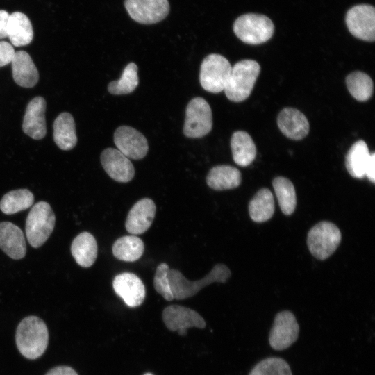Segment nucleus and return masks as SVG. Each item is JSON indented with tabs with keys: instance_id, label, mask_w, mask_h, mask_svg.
Returning <instances> with one entry per match:
<instances>
[{
	"instance_id": "nucleus-1",
	"label": "nucleus",
	"mask_w": 375,
	"mask_h": 375,
	"mask_svg": "<svg viewBox=\"0 0 375 375\" xmlns=\"http://www.w3.org/2000/svg\"><path fill=\"white\" fill-rule=\"evenodd\" d=\"M19 352L28 359H36L45 351L49 340L46 324L36 316H28L19 324L15 334Z\"/></svg>"
},
{
	"instance_id": "nucleus-2",
	"label": "nucleus",
	"mask_w": 375,
	"mask_h": 375,
	"mask_svg": "<svg viewBox=\"0 0 375 375\" xmlns=\"http://www.w3.org/2000/svg\"><path fill=\"white\" fill-rule=\"evenodd\" d=\"M231 276L229 268L222 263L215 265L205 277L195 281H189L175 269H169L168 273L173 297L177 300L192 297L212 283H226Z\"/></svg>"
},
{
	"instance_id": "nucleus-3",
	"label": "nucleus",
	"mask_w": 375,
	"mask_h": 375,
	"mask_svg": "<svg viewBox=\"0 0 375 375\" xmlns=\"http://www.w3.org/2000/svg\"><path fill=\"white\" fill-rule=\"evenodd\" d=\"M260 72V65L253 60H242L231 68L224 92L231 101L247 99L253 88Z\"/></svg>"
},
{
	"instance_id": "nucleus-4",
	"label": "nucleus",
	"mask_w": 375,
	"mask_h": 375,
	"mask_svg": "<svg viewBox=\"0 0 375 375\" xmlns=\"http://www.w3.org/2000/svg\"><path fill=\"white\" fill-rule=\"evenodd\" d=\"M55 222V214L47 202L35 203L26 220L25 230L28 243L34 248L41 247L52 233Z\"/></svg>"
},
{
	"instance_id": "nucleus-5",
	"label": "nucleus",
	"mask_w": 375,
	"mask_h": 375,
	"mask_svg": "<svg viewBox=\"0 0 375 375\" xmlns=\"http://www.w3.org/2000/svg\"><path fill=\"white\" fill-rule=\"evenodd\" d=\"M233 31L243 42L259 44L273 35L274 26L272 20L262 15L249 13L241 15L233 24Z\"/></svg>"
},
{
	"instance_id": "nucleus-6",
	"label": "nucleus",
	"mask_w": 375,
	"mask_h": 375,
	"mask_svg": "<svg viewBox=\"0 0 375 375\" xmlns=\"http://www.w3.org/2000/svg\"><path fill=\"white\" fill-rule=\"evenodd\" d=\"M342 238L338 227L333 223L323 221L312 227L307 237L311 254L319 260L330 257L337 249Z\"/></svg>"
},
{
	"instance_id": "nucleus-7",
	"label": "nucleus",
	"mask_w": 375,
	"mask_h": 375,
	"mask_svg": "<svg viewBox=\"0 0 375 375\" xmlns=\"http://www.w3.org/2000/svg\"><path fill=\"white\" fill-rule=\"evenodd\" d=\"M231 65L223 56L211 53L201 65L199 81L202 88L210 92L223 91L230 76Z\"/></svg>"
},
{
	"instance_id": "nucleus-8",
	"label": "nucleus",
	"mask_w": 375,
	"mask_h": 375,
	"mask_svg": "<svg viewBox=\"0 0 375 375\" xmlns=\"http://www.w3.org/2000/svg\"><path fill=\"white\" fill-rule=\"evenodd\" d=\"M212 110L208 103L201 97L192 99L185 110L184 135L190 138H201L212 129Z\"/></svg>"
},
{
	"instance_id": "nucleus-9",
	"label": "nucleus",
	"mask_w": 375,
	"mask_h": 375,
	"mask_svg": "<svg viewBox=\"0 0 375 375\" xmlns=\"http://www.w3.org/2000/svg\"><path fill=\"white\" fill-rule=\"evenodd\" d=\"M299 326L295 316L288 310L278 312L269 335L271 347L276 351H282L290 347L298 338Z\"/></svg>"
},
{
	"instance_id": "nucleus-10",
	"label": "nucleus",
	"mask_w": 375,
	"mask_h": 375,
	"mask_svg": "<svg viewBox=\"0 0 375 375\" xmlns=\"http://www.w3.org/2000/svg\"><path fill=\"white\" fill-rule=\"evenodd\" d=\"M124 6L129 16L142 24L161 22L170 10L168 0H125Z\"/></svg>"
},
{
	"instance_id": "nucleus-11",
	"label": "nucleus",
	"mask_w": 375,
	"mask_h": 375,
	"mask_svg": "<svg viewBox=\"0 0 375 375\" xmlns=\"http://www.w3.org/2000/svg\"><path fill=\"white\" fill-rule=\"evenodd\" d=\"M346 24L349 32L356 38L368 42L375 39V10L372 6L357 5L346 15Z\"/></svg>"
},
{
	"instance_id": "nucleus-12",
	"label": "nucleus",
	"mask_w": 375,
	"mask_h": 375,
	"mask_svg": "<svg viewBox=\"0 0 375 375\" xmlns=\"http://www.w3.org/2000/svg\"><path fill=\"white\" fill-rule=\"evenodd\" d=\"M162 319L167 328L184 336L187 329L192 327L204 328V319L195 310L178 305L167 306L162 312Z\"/></svg>"
},
{
	"instance_id": "nucleus-13",
	"label": "nucleus",
	"mask_w": 375,
	"mask_h": 375,
	"mask_svg": "<svg viewBox=\"0 0 375 375\" xmlns=\"http://www.w3.org/2000/svg\"><path fill=\"white\" fill-rule=\"evenodd\" d=\"M114 142L121 153L133 160L143 158L149 149L147 140L143 134L128 126H122L116 129Z\"/></svg>"
},
{
	"instance_id": "nucleus-14",
	"label": "nucleus",
	"mask_w": 375,
	"mask_h": 375,
	"mask_svg": "<svg viewBox=\"0 0 375 375\" xmlns=\"http://www.w3.org/2000/svg\"><path fill=\"white\" fill-rule=\"evenodd\" d=\"M113 289L126 306L135 308L141 305L146 296L145 287L142 280L131 272L117 274L112 281Z\"/></svg>"
},
{
	"instance_id": "nucleus-15",
	"label": "nucleus",
	"mask_w": 375,
	"mask_h": 375,
	"mask_svg": "<svg viewBox=\"0 0 375 375\" xmlns=\"http://www.w3.org/2000/svg\"><path fill=\"white\" fill-rule=\"evenodd\" d=\"M101 163L108 175L117 182H128L135 175L131 160L118 149L108 148L103 150L101 154Z\"/></svg>"
},
{
	"instance_id": "nucleus-16",
	"label": "nucleus",
	"mask_w": 375,
	"mask_h": 375,
	"mask_svg": "<svg viewBox=\"0 0 375 375\" xmlns=\"http://www.w3.org/2000/svg\"><path fill=\"white\" fill-rule=\"evenodd\" d=\"M156 206L149 198L138 201L130 209L125 222V228L131 235H140L151 226L155 217Z\"/></svg>"
},
{
	"instance_id": "nucleus-17",
	"label": "nucleus",
	"mask_w": 375,
	"mask_h": 375,
	"mask_svg": "<svg viewBox=\"0 0 375 375\" xmlns=\"http://www.w3.org/2000/svg\"><path fill=\"white\" fill-rule=\"evenodd\" d=\"M45 110L46 101L41 97L33 98L26 107L23 131L35 140H40L46 135Z\"/></svg>"
},
{
	"instance_id": "nucleus-18",
	"label": "nucleus",
	"mask_w": 375,
	"mask_h": 375,
	"mask_svg": "<svg viewBox=\"0 0 375 375\" xmlns=\"http://www.w3.org/2000/svg\"><path fill=\"white\" fill-rule=\"evenodd\" d=\"M277 124L283 135L294 140L303 139L309 132V122L306 117L293 108H285L280 112Z\"/></svg>"
},
{
	"instance_id": "nucleus-19",
	"label": "nucleus",
	"mask_w": 375,
	"mask_h": 375,
	"mask_svg": "<svg viewBox=\"0 0 375 375\" xmlns=\"http://www.w3.org/2000/svg\"><path fill=\"white\" fill-rule=\"evenodd\" d=\"M0 249L15 260L23 258L26 252L24 233L9 222H0Z\"/></svg>"
},
{
	"instance_id": "nucleus-20",
	"label": "nucleus",
	"mask_w": 375,
	"mask_h": 375,
	"mask_svg": "<svg viewBox=\"0 0 375 375\" xmlns=\"http://www.w3.org/2000/svg\"><path fill=\"white\" fill-rule=\"evenodd\" d=\"M11 65L12 77L17 85L24 88H31L36 85L39 79L38 71L27 52L16 51Z\"/></svg>"
},
{
	"instance_id": "nucleus-21",
	"label": "nucleus",
	"mask_w": 375,
	"mask_h": 375,
	"mask_svg": "<svg viewBox=\"0 0 375 375\" xmlns=\"http://www.w3.org/2000/svg\"><path fill=\"white\" fill-rule=\"evenodd\" d=\"M97 243L94 237L88 232L78 234L72 241L71 253L81 267L92 266L97 257Z\"/></svg>"
},
{
	"instance_id": "nucleus-22",
	"label": "nucleus",
	"mask_w": 375,
	"mask_h": 375,
	"mask_svg": "<svg viewBox=\"0 0 375 375\" xmlns=\"http://www.w3.org/2000/svg\"><path fill=\"white\" fill-rule=\"evenodd\" d=\"M242 181L240 172L230 165L212 167L206 176L207 185L215 190H231L238 188Z\"/></svg>"
},
{
	"instance_id": "nucleus-23",
	"label": "nucleus",
	"mask_w": 375,
	"mask_h": 375,
	"mask_svg": "<svg viewBox=\"0 0 375 375\" xmlns=\"http://www.w3.org/2000/svg\"><path fill=\"white\" fill-rule=\"evenodd\" d=\"M8 37L15 47L26 46L33 38V30L28 17L21 12L10 14Z\"/></svg>"
},
{
	"instance_id": "nucleus-24",
	"label": "nucleus",
	"mask_w": 375,
	"mask_h": 375,
	"mask_svg": "<svg viewBox=\"0 0 375 375\" xmlns=\"http://www.w3.org/2000/svg\"><path fill=\"white\" fill-rule=\"evenodd\" d=\"M231 148L234 162L242 167L249 165L256 156V147L251 137L245 131H238L233 133Z\"/></svg>"
},
{
	"instance_id": "nucleus-25",
	"label": "nucleus",
	"mask_w": 375,
	"mask_h": 375,
	"mask_svg": "<svg viewBox=\"0 0 375 375\" xmlns=\"http://www.w3.org/2000/svg\"><path fill=\"white\" fill-rule=\"evenodd\" d=\"M53 139L62 150H70L77 143L76 127L73 117L69 112L60 113L53 122Z\"/></svg>"
},
{
	"instance_id": "nucleus-26",
	"label": "nucleus",
	"mask_w": 375,
	"mask_h": 375,
	"mask_svg": "<svg viewBox=\"0 0 375 375\" xmlns=\"http://www.w3.org/2000/svg\"><path fill=\"white\" fill-rule=\"evenodd\" d=\"M370 154L368 147L363 140H358L351 147L346 155L345 166L352 177L362 178L365 176Z\"/></svg>"
},
{
	"instance_id": "nucleus-27",
	"label": "nucleus",
	"mask_w": 375,
	"mask_h": 375,
	"mask_svg": "<svg viewBox=\"0 0 375 375\" xmlns=\"http://www.w3.org/2000/svg\"><path fill=\"white\" fill-rule=\"evenodd\" d=\"M112 250L117 259L135 262L142 256L144 245L142 239L135 235H124L115 241Z\"/></svg>"
},
{
	"instance_id": "nucleus-28",
	"label": "nucleus",
	"mask_w": 375,
	"mask_h": 375,
	"mask_svg": "<svg viewBox=\"0 0 375 375\" xmlns=\"http://www.w3.org/2000/svg\"><path fill=\"white\" fill-rule=\"evenodd\" d=\"M274 200L272 192L262 188L251 199L249 204V213L255 222H264L273 216Z\"/></svg>"
},
{
	"instance_id": "nucleus-29",
	"label": "nucleus",
	"mask_w": 375,
	"mask_h": 375,
	"mask_svg": "<svg viewBox=\"0 0 375 375\" xmlns=\"http://www.w3.org/2000/svg\"><path fill=\"white\" fill-rule=\"evenodd\" d=\"M34 202L33 193L27 189L8 192L0 201V210L6 215H12L30 208Z\"/></svg>"
},
{
	"instance_id": "nucleus-30",
	"label": "nucleus",
	"mask_w": 375,
	"mask_h": 375,
	"mask_svg": "<svg viewBox=\"0 0 375 375\" xmlns=\"http://www.w3.org/2000/svg\"><path fill=\"white\" fill-rule=\"evenodd\" d=\"M276 196L282 212L290 215L297 205V197L293 183L287 178L276 177L272 182Z\"/></svg>"
},
{
	"instance_id": "nucleus-31",
	"label": "nucleus",
	"mask_w": 375,
	"mask_h": 375,
	"mask_svg": "<svg viewBox=\"0 0 375 375\" xmlns=\"http://www.w3.org/2000/svg\"><path fill=\"white\" fill-rule=\"evenodd\" d=\"M346 84L351 96L359 101H366L373 93V81L367 74L356 71L346 77Z\"/></svg>"
},
{
	"instance_id": "nucleus-32",
	"label": "nucleus",
	"mask_w": 375,
	"mask_h": 375,
	"mask_svg": "<svg viewBox=\"0 0 375 375\" xmlns=\"http://www.w3.org/2000/svg\"><path fill=\"white\" fill-rule=\"evenodd\" d=\"M138 85V66L130 62L124 69L121 78L108 84V90L115 95L126 94L132 92Z\"/></svg>"
},
{
	"instance_id": "nucleus-33",
	"label": "nucleus",
	"mask_w": 375,
	"mask_h": 375,
	"mask_svg": "<svg viewBox=\"0 0 375 375\" xmlns=\"http://www.w3.org/2000/svg\"><path fill=\"white\" fill-rule=\"evenodd\" d=\"M249 375H292L288 363L278 357H269L258 362Z\"/></svg>"
},
{
	"instance_id": "nucleus-34",
	"label": "nucleus",
	"mask_w": 375,
	"mask_h": 375,
	"mask_svg": "<svg viewBox=\"0 0 375 375\" xmlns=\"http://www.w3.org/2000/svg\"><path fill=\"white\" fill-rule=\"evenodd\" d=\"M169 270V265L165 262L158 265L153 278V286L156 291L165 300L172 301L174 297L168 277Z\"/></svg>"
},
{
	"instance_id": "nucleus-35",
	"label": "nucleus",
	"mask_w": 375,
	"mask_h": 375,
	"mask_svg": "<svg viewBox=\"0 0 375 375\" xmlns=\"http://www.w3.org/2000/svg\"><path fill=\"white\" fill-rule=\"evenodd\" d=\"M15 53L11 44L6 41H0V67L11 63Z\"/></svg>"
},
{
	"instance_id": "nucleus-36",
	"label": "nucleus",
	"mask_w": 375,
	"mask_h": 375,
	"mask_svg": "<svg viewBox=\"0 0 375 375\" xmlns=\"http://www.w3.org/2000/svg\"><path fill=\"white\" fill-rule=\"evenodd\" d=\"M9 17L10 14L7 11L0 10V39L8 37Z\"/></svg>"
},
{
	"instance_id": "nucleus-37",
	"label": "nucleus",
	"mask_w": 375,
	"mask_h": 375,
	"mask_svg": "<svg viewBox=\"0 0 375 375\" xmlns=\"http://www.w3.org/2000/svg\"><path fill=\"white\" fill-rule=\"evenodd\" d=\"M45 375H78V374L70 367L58 366L50 369Z\"/></svg>"
},
{
	"instance_id": "nucleus-38",
	"label": "nucleus",
	"mask_w": 375,
	"mask_h": 375,
	"mask_svg": "<svg viewBox=\"0 0 375 375\" xmlns=\"http://www.w3.org/2000/svg\"><path fill=\"white\" fill-rule=\"evenodd\" d=\"M365 176L373 183L375 181V153L374 152L371 153L369 162L367 163L366 170H365Z\"/></svg>"
},
{
	"instance_id": "nucleus-39",
	"label": "nucleus",
	"mask_w": 375,
	"mask_h": 375,
	"mask_svg": "<svg viewBox=\"0 0 375 375\" xmlns=\"http://www.w3.org/2000/svg\"><path fill=\"white\" fill-rule=\"evenodd\" d=\"M144 375H153V374H151V373H146V374H144Z\"/></svg>"
}]
</instances>
